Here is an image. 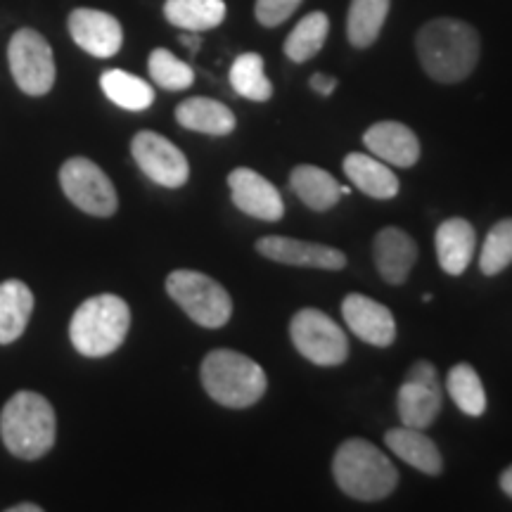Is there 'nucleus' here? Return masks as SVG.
Here are the masks:
<instances>
[{"mask_svg":"<svg viewBox=\"0 0 512 512\" xmlns=\"http://www.w3.org/2000/svg\"><path fill=\"white\" fill-rule=\"evenodd\" d=\"M415 53L427 76L437 83H460L475 72L482 55L477 29L463 19L439 17L415 36Z\"/></svg>","mask_w":512,"mask_h":512,"instance_id":"f257e3e1","label":"nucleus"},{"mask_svg":"<svg viewBox=\"0 0 512 512\" xmlns=\"http://www.w3.org/2000/svg\"><path fill=\"white\" fill-rule=\"evenodd\" d=\"M332 475L344 494L356 501H382L399 484V472L375 444L347 439L332 458Z\"/></svg>","mask_w":512,"mask_h":512,"instance_id":"f03ea898","label":"nucleus"},{"mask_svg":"<svg viewBox=\"0 0 512 512\" xmlns=\"http://www.w3.org/2000/svg\"><path fill=\"white\" fill-rule=\"evenodd\" d=\"M0 437L15 458L38 460L53 448L57 437L55 411L46 396L17 392L0 413Z\"/></svg>","mask_w":512,"mask_h":512,"instance_id":"7ed1b4c3","label":"nucleus"},{"mask_svg":"<svg viewBox=\"0 0 512 512\" xmlns=\"http://www.w3.org/2000/svg\"><path fill=\"white\" fill-rule=\"evenodd\" d=\"M200 377L204 392L211 399L221 403L223 408H235V411L254 406L268 389L264 368L233 349L209 351L202 361Z\"/></svg>","mask_w":512,"mask_h":512,"instance_id":"20e7f679","label":"nucleus"},{"mask_svg":"<svg viewBox=\"0 0 512 512\" xmlns=\"http://www.w3.org/2000/svg\"><path fill=\"white\" fill-rule=\"evenodd\" d=\"M131 328V309L117 294H98L74 311L69 339L81 356L102 358L117 351Z\"/></svg>","mask_w":512,"mask_h":512,"instance_id":"39448f33","label":"nucleus"},{"mask_svg":"<svg viewBox=\"0 0 512 512\" xmlns=\"http://www.w3.org/2000/svg\"><path fill=\"white\" fill-rule=\"evenodd\" d=\"M166 292L202 328H223L233 316V299L226 287L200 271H174L166 278Z\"/></svg>","mask_w":512,"mask_h":512,"instance_id":"423d86ee","label":"nucleus"},{"mask_svg":"<svg viewBox=\"0 0 512 512\" xmlns=\"http://www.w3.org/2000/svg\"><path fill=\"white\" fill-rule=\"evenodd\" d=\"M292 344L306 361L320 368L342 366L349 358V339L328 313L318 309H302L294 313L290 323Z\"/></svg>","mask_w":512,"mask_h":512,"instance_id":"0eeeda50","label":"nucleus"},{"mask_svg":"<svg viewBox=\"0 0 512 512\" xmlns=\"http://www.w3.org/2000/svg\"><path fill=\"white\" fill-rule=\"evenodd\" d=\"M60 185L67 200L86 214L107 219L119 209V197L110 176L86 157H72L62 164Z\"/></svg>","mask_w":512,"mask_h":512,"instance_id":"6e6552de","label":"nucleus"},{"mask_svg":"<svg viewBox=\"0 0 512 512\" xmlns=\"http://www.w3.org/2000/svg\"><path fill=\"white\" fill-rule=\"evenodd\" d=\"M8 62L12 79L27 95H46L55 83V57L46 36L36 29H19L10 38Z\"/></svg>","mask_w":512,"mask_h":512,"instance_id":"1a4fd4ad","label":"nucleus"},{"mask_svg":"<svg viewBox=\"0 0 512 512\" xmlns=\"http://www.w3.org/2000/svg\"><path fill=\"white\" fill-rule=\"evenodd\" d=\"M441 406H444V396H441L437 368L430 361H415L396 394L401 422L415 430H427L439 418Z\"/></svg>","mask_w":512,"mask_h":512,"instance_id":"9d476101","label":"nucleus"},{"mask_svg":"<svg viewBox=\"0 0 512 512\" xmlns=\"http://www.w3.org/2000/svg\"><path fill=\"white\" fill-rule=\"evenodd\" d=\"M131 155L152 183L164 188H183L190 178L188 157L169 138L155 131H140L131 140Z\"/></svg>","mask_w":512,"mask_h":512,"instance_id":"9b49d317","label":"nucleus"},{"mask_svg":"<svg viewBox=\"0 0 512 512\" xmlns=\"http://www.w3.org/2000/svg\"><path fill=\"white\" fill-rule=\"evenodd\" d=\"M256 252L275 264L299 266V268H320V271H342L347 266V254L342 249L318 242H306L285 235H266L256 242Z\"/></svg>","mask_w":512,"mask_h":512,"instance_id":"f8f14e48","label":"nucleus"},{"mask_svg":"<svg viewBox=\"0 0 512 512\" xmlns=\"http://www.w3.org/2000/svg\"><path fill=\"white\" fill-rule=\"evenodd\" d=\"M228 188L233 195V204L242 214L259 221H280L285 214V202L275 185L259 174V171L240 169L228 174Z\"/></svg>","mask_w":512,"mask_h":512,"instance_id":"ddd939ff","label":"nucleus"},{"mask_svg":"<svg viewBox=\"0 0 512 512\" xmlns=\"http://www.w3.org/2000/svg\"><path fill=\"white\" fill-rule=\"evenodd\" d=\"M69 34L81 50H86L93 57H114L124 43V29L119 19L110 12L93 10V8H76L69 15Z\"/></svg>","mask_w":512,"mask_h":512,"instance_id":"4468645a","label":"nucleus"},{"mask_svg":"<svg viewBox=\"0 0 512 512\" xmlns=\"http://www.w3.org/2000/svg\"><path fill=\"white\" fill-rule=\"evenodd\" d=\"M342 316L349 330L358 339L373 344V347H392L396 339V320L387 306L366 297V294L351 292L342 302Z\"/></svg>","mask_w":512,"mask_h":512,"instance_id":"2eb2a0df","label":"nucleus"},{"mask_svg":"<svg viewBox=\"0 0 512 512\" xmlns=\"http://www.w3.org/2000/svg\"><path fill=\"white\" fill-rule=\"evenodd\" d=\"M363 143L370 155L389 166H399V169H411L420 159V140L413 128L401 121H377L363 133Z\"/></svg>","mask_w":512,"mask_h":512,"instance_id":"dca6fc26","label":"nucleus"},{"mask_svg":"<svg viewBox=\"0 0 512 512\" xmlns=\"http://www.w3.org/2000/svg\"><path fill=\"white\" fill-rule=\"evenodd\" d=\"M373 256L377 273L382 275L384 283L403 285L418 261V245L406 230L387 226L375 235Z\"/></svg>","mask_w":512,"mask_h":512,"instance_id":"f3484780","label":"nucleus"},{"mask_svg":"<svg viewBox=\"0 0 512 512\" xmlns=\"http://www.w3.org/2000/svg\"><path fill=\"white\" fill-rule=\"evenodd\" d=\"M434 247H437L441 271L448 275H463L477 249L475 226L460 216L441 221L437 233H434Z\"/></svg>","mask_w":512,"mask_h":512,"instance_id":"a211bd4d","label":"nucleus"},{"mask_svg":"<svg viewBox=\"0 0 512 512\" xmlns=\"http://www.w3.org/2000/svg\"><path fill=\"white\" fill-rule=\"evenodd\" d=\"M384 444L396 458H401L415 470L425 472V475L437 477L444 472V458H441L439 446L434 444V439L427 437L425 430H415V427L406 425L396 427V430L384 434Z\"/></svg>","mask_w":512,"mask_h":512,"instance_id":"6ab92c4d","label":"nucleus"},{"mask_svg":"<svg viewBox=\"0 0 512 512\" xmlns=\"http://www.w3.org/2000/svg\"><path fill=\"white\" fill-rule=\"evenodd\" d=\"M342 169L349 181L354 183V188L361 190L363 195L373 197V200H392V197L399 195V178L389 169V164H384L375 155L351 152V155L344 157Z\"/></svg>","mask_w":512,"mask_h":512,"instance_id":"aec40b11","label":"nucleus"},{"mask_svg":"<svg viewBox=\"0 0 512 512\" xmlns=\"http://www.w3.org/2000/svg\"><path fill=\"white\" fill-rule=\"evenodd\" d=\"M176 121L183 128L204 136H230L238 126L233 110L219 100L211 98H188L176 107Z\"/></svg>","mask_w":512,"mask_h":512,"instance_id":"412c9836","label":"nucleus"},{"mask_svg":"<svg viewBox=\"0 0 512 512\" xmlns=\"http://www.w3.org/2000/svg\"><path fill=\"white\" fill-rule=\"evenodd\" d=\"M290 188L313 211H328L342 197L337 178L313 164L294 166L290 174Z\"/></svg>","mask_w":512,"mask_h":512,"instance_id":"4be33fe9","label":"nucleus"},{"mask_svg":"<svg viewBox=\"0 0 512 512\" xmlns=\"http://www.w3.org/2000/svg\"><path fill=\"white\" fill-rule=\"evenodd\" d=\"M34 313V294L22 280L0 283V344H12L27 330Z\"/></svg>","mask_w":512,"mask_h":512,"instance_id":"5701e85b","label":"nucleus"},{"mask_svg":"<svg viewBox=\"0 0 512 512\" xmlns=\"http://www.w3.org/2000/svg\"><path fill=\"white\" fill-rule=\"evenodd\" d=\"M164 17L183 31L216 29L226 19L223 0H166Z\"/></svg>","mask_w":512,"mask_h":512,"instance_id":"b1692460","label":"nucleus"},{"mask_svg":"<svg viewBox=\"0 0 512 512\" xmlns=\"http://www.w3.org/2000/svg\"><path fill=\"white\" fill-rule=\"evenodd\" d=\"M100 88L114 105L128 112H143L155 102V91L147 81L124 69H110L100 76Z\"/></svg>","mask_w":512,"mask_h":512,"instance_id":"393cba45","label":"nucleus"},{"mask_svg":"<svg viewBox=\"0 0 512 512\" xmlns=\"http://www.w3.org/2000/svg\"><path fill=\"white\" fill-rule=\"evenodd\" d=\"M392 0H351L347 15V38L354 48H370L387 22Z\"/></svg>","mask_w":512,"mask_h":512,"instance_id":"a878e982","label":"nucleus"},{"mask_svg":"<svg viewBox=\"0 0 512 512\" xmlns=\"http://www.w3.org/2000/svg\"><path fill=\"white\" fill-rule=\"evenodd\" d=\"M328 34H330L328 15L320 10L311 12V15H306L302 22L290 31V36L285 38V46H283L285 55L297 64L309 62L320 53V50H323L325 41H328Z\"/></svg>","mask_w":512,"mask_h":512,"instance_id":"bb28decb","label":"nucleus"},{"mask_svg":"<svg viewBox=\"0 0 512 512\" xmlns=\"http://www.w3.org/2000/svg\"><path fill=\"white\" fill-rule=\"evenodd\" d=\"M446 389L453 403L470 418H479L486 411V392L482 377L470 363H458L448 370Z\"/></svg>","mask_w":512,"mask_h":512,"instance_id":"cd10ccee","label":"nucleus"},{"mask_svg":"<svg viewBox=\"0 0 512 512\" xmlns=\"http://www.w3.org/2000/svg\"><path fill=\"white\" fill-rule=\"evenodd\" d=\"M230 86L242 98L268 102L273 98V83L264 72V57L259 53H242L230 67Z\"/></svg>","mask_w":512,"mask_h":512,"instance_id":"c85d7f7f","label":"nucleus"},{"mask_svg":"<svg viewBox=\"0 0 512 512\" xmlns=\"http://www.w3.org/2000/svg\"><path fill=\"white\" fill-rule=\"evenodd\" d=\"M147 69H150L152 81H155L157 86H162L164 91H185V88H190L192 81H195V72H192L190 64L178 60V57L166 48L152 50Z\"/></svg>","mask_w":512,"mask_h":512,"instance_id":"c756f323","label":"nucleus"},{"mask_svg":"<svg viewBox=\"0 0 512 512\" xmlns=\"http://www.w3.org/2000/svg\"><path fill=\"white\" fill-rule=\"evenodd\" d=\"M512 264V219H501L486 235L479 271L484 275H498Z\"/></svg>","mask_w":512,"mask_h":512,"instance_id":"7c9ffc66","label":"nucleus"},{"mask_svg":"<svg viewBox=\"0 0 512 512\" xmlns=\"http://www.w3.org/2000/svg\"><path fill=\"white\" fill-rule=\"evenodd\" d=\"M302 0H256L254 15L259 19L261 27H280L297 12Z\"/></svg>","mask_w":512,"mask_h":512,"instance_id":"2f4dec72","label":"nucleus"},{"mask_svg":"<svg viewBox=\"0 0 512 512\" xmlns=\"http://www.w3.org/2000/svg\"><path fill=\"white\" fill-rule=\"evenodd\" d=\"M309 86H311L313 91H316L318 95H323V98H328V95L335 93L337 79H332V76H328V74H313L311 81H309Z\"/></svg>","mask_w":512,"mask_h":512,"instance_id":"473e14b6","label":"nucleus"},{"mask_svg":"<svg viewBox=\"0 0 512 512\" xmlns=\"http://www.w3.org/2000/svg\"><path fill=\"white\" fill-rule=\"evenodd\" d=\"M181 43L190 50L192 55H195L197 50H200V46H202L200 34H197V31H185V34H181Z\"/></svg>","mask_w":512,"mask_h":512,"instance_id":"72a5a7b5","label":"nucleus"},{"mask_svg":"<svg viewBox=\"0 0 512 512\" xmlns=\"http://www.w3.org/2000/svg\"><path fill=\"white\" fill-rule=\"evenodd\" d=\"M498 484H501L503 494L512 498V465H510V467H505L503 475H501V479H498Z\"/></svg>","mask_w":512,"mask_h":512,"instance_id":"f704fd0d","label":"nucleus"},{"mask_svg":"<svg viewBox=\"0 0 512 512\" xmlns=\"http://www.w3.org/2000/svg\"><path fill=\"white\" fill-rule=\"evenodd\" d=\"M43 508L41 505L36 503H19V505H12V508H8V512H41Z\"/></svg>","mask_w":512,"mask_h":512,"instance_id":"c9c22d12","label":"nucleus"}]
</instances>
